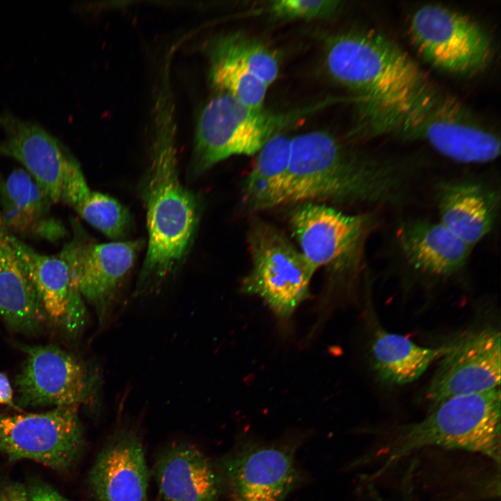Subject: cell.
Listing matches in <instances>:
<instances>
[{"label":"cell","mask_w":501,"mask_h":501,"mask_svg":"<svg viewBox=\"0 0 501 501\" xmlns=\"http://www.w3.org/2000/svg\"><path fill=\"white\" fill-rule=\"evenodd\" d=\"M62 202L113 239L125 237L129 228L130 216L126 208L113 198L90 189L83 175L69 182Z\"/></svg>","instance_id":"25"},{"label":"cell","mask_w":501,"mask_h":501,"mask_svg":"<svg viewBox=\"0 0 501 501\" xmlns=\"http://www.w3.org/2000/svg\"><path fill=\"white\" fill-rule=\"evenodd\" d=\"M397 239L408 264L434 276H450L462 269L473 248L439 221L424 219L403 222Z\"/></svg>","instance_id":"19"},{"label":"cell","mask_w":501,"mask_h":501,"mask_svg":"<svg viewBox=\"0 0 501 501\" xmlns=\"http://www.w3.org/2000/svg\"><path fill=\"white\" fill-rule=\"evenodd\" d=\"M154 475L166 501H219L224 493L216 463L189 444L173 445L163 451Z\"/></svg>","instance_id":"18"},{"label":"cell","mask_w":501,"mask_h":501,"mask_svg":"<svg viewBox=\"0 0 501 501\" xmlns=\"http://www.w3.org/2000/svg\"><path fill=\"white\" fill-rule=\"evenodd\" d=\"M9 237L35 289L46 317L61 324L72 336L80 334L86 324L87 311L67 262L59 254L38 253L10 232Z\"/></svg>","instance_id":"16"},{"label":"cell","mask_w":501,"mask_h":501,"mask_svg":"<svg viewBox=\"0 0 501 501\" xmlns=\"http://www.w3.org/2000/svg\"><path fill=\"white\" fill-rule=\"evenodd\" d=\"M0 404L21 411L15 403L13 390L9 379L2 372H0Z\"/></svg>","instance_id":"31"},{"label":"cell","mask_w":501,"mask_h":501,"mask_svg":"<svg viewBox=\"0 0 501 501\" xmlns=\"http://www.w3.org/2000/svg\"><path fill=\"white\" fill-rule=\"evenodd\" d=\"M141 246L138 241L95 244L77 238L58 253L68 264L74 284L95 308L100 326L111 320Z\"/></svg>","instance_id":"13"},{"label":"cell","mask_w":501,"mask_h":501,"mask_svg":"<svg viewBox=\"0 0 501 501\" xmlns=\"http://www.w3.org/2000/svg\"><path fill=\"white\" fill-rule=\"evenodd\" d=\"M328 75L357 95L360 131L367 137L399 136L438 90L397 45L374 31L327 38Z\"/></svg>","instance_id":"1"},{"label":"cell","mask_w":501,"mask_h":501,"mask_svg":"<svg viewBox=\"0 0 501 501\" xmlns=\"http://www.w3.org/2000/svg\"><path fill=\"white\" fill-rule=\"evenodd\" d=\"M88 480L98 501H148L149 472L138 436L128 429L115 434L97 454Z\"/></svg>","instance_id":"17"},{"label":"cell","mask_w":501,"mask_h":501,"mask_svg":"<svg viewBox=\"0 0 501 501\" xmlns=\"http://www.w3.org/2000/svg\"><path fill=\"white\" fill-rule=\"evenodd\" d=\"M500 390L447 399L422 420L401 426L385 446L386 464L434 446L477 453L500 461Z\"/></svg>","instance_id":"4"},{"label":"cell","mask_w":501,"mask_h":501,"mask_svg":"<svg viewBox=\"0 0 501 501\" xmlns=\"http://www.w3.org/2000/svg\"><path fill=\"white\" fill-rule=\"evenodd\" d=\"M289 215L292 235L300 250L317 270L343 271L356 267L374 227L369 214H349L321 203L293 205Z\"/></svg>","instance_id":"9"},{"label":"cell","mask_w":501,"mask_h":501,"mask_svg":"<svg viewBox=\"0 0 501 501\" xmlns=\"http://www.w3.org/2000/svg\"><path fill=\"white\" fill-rule=\"evenodd\" d=\"M0 155L20 162L52 203L61 202L64 176L74 159L64 145L40 124L8 109L0 112Z\"/></svg>","instance_id":"15"},{"label":"cell","mask_w":501,"mask_h":501,"mask_svg":"<svg viewBox=\"0 0 501 501\" xmlns=\"http://www.w3.org/2000/svg\"><path fill=\"white\" fill-rule=\"evenodd\" d=\"M9 237L0 216V318L11 330L33 335L47 317Z\"/></svg>","instance_id":"22"},{"label":"cell","mask_w":501,"mask_h":501,"mask_svg":"<svg viewBox=\"0 0 501 501\" xmlns=\"http://www.w3.org/2000/svg\"><path fill=\"white\" fill-rule=\"evenodd\" d=\"M26 358L15 379V401L22 411L41 406H79L88 402L95 379L75 356L54 345H24Z\"/></svg>","instance_id":"12"},{"label":"cell","mask_w":501,"mask_h":501,"mask_svg":"<svg viewBox=\"0 0 501 501\" xmlns=\"http://www.w3.org/2000/svg\"><path fill=\"white\" fill-rule=\"evenodd\" d=\"M411 175L406 168L395 161L348 149L327 132H306L291 140L283 205L397 202L406 195Z\"/></svg>","instance_id":"3"},{"label":"cell","mask_w":501,"mask_h":501,"mask_svg":"<svg viewBox=\"0 0 501 501\" xmlns=\"http://www.w3.org/2000/svg\"><path fill=\"white\" fill-rule=\"evenodd\" d=\"M439 222L473 247L492 230L497 213L495 193L470 180L445 181L438 186Z\"/></svg>","instance_id":"20"},{"label":"cell","mask_w":501,"mask_h":501,"mask_svg":"<svg viewBox=\"0 0 501 501\" xmlns=\"http://www.w3.org/2000/svg\"><path fill=\"white\" fill-rule=\"evenodd\" d=\"M207 54L209 79L216 89L250 107L263 108L269 86L234 61L212 53Z\"/></svg>","instance_id":"27"},{"label":"cell","mask_w":501,"mask_h":501,"mask_svg":"<svg viewBox=\"0 0 501 501\" xmlns=\"http://www.w3.org/2000/svg\"><path fill=\"white\" fill-rule=\"evenodd\" d=\"M306 436L237 440L216 463L228 501H285L305 482L296 454Z\"/></svg>","instance_id":"5"},{"label":"cell","mask_w":501,"mask_h":501,"mask_svg":"<svg viewBox=\"0 0 501 501\" xmlns=\"http://www.w3.org/2000/svg\"><path fill=\"white\" fill-rule=\"evenodd\" d=\"M0 501H29L25 486L18 482H10L0 488Z\"/></svg>","instance_id":"30"},{"label":"cell","mask_w":501,"mask_h":501,"mask_svg":"<svg viewBox=\"0 0 501 501\" xmlns=\"http://www.w3.org/2000/svg\"><path fill=\"white\" fill-rule=\"evenodd\" d=\"M0 216L11 230L33 234L49 240L65 234L62 223L47 214L52 204L49 196L25 169L17 168L0 182Z\"/></svg>","instance_id":"21"},{"label":"cell","mask_w":501,"mask_h":501,"mask_svg":"<svg viewBox=\"0 0 501 501\" xmlns=\"http://www.w3.org/2000/svg\"><path fill=\"white\" fill-rule=\"evenodd\" d=\"M340 1L333 0H277L271 2L269 11L282 20L328 18L339 10Z\"/></svg>","instance_id":"28"},{"label":"cell","mask_w":501,"mask_h":501,"mask_svg":"<svg viewBox=\"0 0 501 501\" xmlns=\"http://www.w3.org/2000/svg\"><path fill=\"white\" fill-rule=\"evenodd\" d=\"M424 141L461 164H485L500 153L498 136L456 99L438 91L401 135Z\"/></svg>","instance_id":"11"},{"label":"cell","mask_w":501,"mask_h":501,"mask_svg":"<svg viewBox=\"0 0 501 501\" xmlns=\"http://www.w3.org/2000/svg\"><path fill=\"white\" fill-rule=\"evenodd\" d=\"M175 117L171 86L162 84L154 100L150 164L143 190L148 242L137 296L161 287L188 253L198 223L197 200L179 177Z\"/></svg>","instance_id":"2"},{"label":"cell","mask_w":501,"mask_h":501,"mask_svg":"<svg viewBox=\"0 0 501 501\" xmlns=\"http://www.w3.org/2000/svg\"><path fill=\"white\" fill-rule=\"evenodd\" d=\"M291 140L292 137L277 133L256 154L241 190L242 206L246 212H257L283 205Z\"/></svg>","instance_id":"23"},{"label":"cell","mask_w":501,"mask_h":501,"mask_svg":"<svg viewBox=\"0 0 501 501\" xmlns=\"http://www.w3.org/2000/svg\"><path fill=\"white\" fill-rule=\"evenodd\" d=\"M426 391L431 408L451 397L500 388V333L487 326L450 344Z\"/></svg>","instance_id":"14"},{"label":"cell","mask_w":501,"mask_h":501,"mask_svg":"<svg viewBox=\"0 0 501 501\" xmlns=\"http://www.w3.org/2000/svg\"><path fill=\"white\" fill-rule=\"evenodd\" d=\"M29 501H69L52 486L45 483H35L26 488Z\"/></svg>","instance_id":"29"},{"label":"cell","mask_w":501,"mask_h":501,"mask_svg":"<svg viewBox=\"0 0 501 501\" xmlns=\"http://www.w3.org/2000/svg\"><path fill=\"white\" fill-rule=\"evenodd\" d=\"M411 39L435 67L456 74L479 72L493 56L491 40L470 17L437 4L418 8L409 22Z\"/></svg>","instance_id":"8"},{"label":"cell","mask_w":501,"mask_h":501,"mask_svg":"<svg viewBox=\"0 0 501 501\" xmlns=\"http://www.w3.org/2000/svg\"><path fill=\"white\" fill-rule=\"evenodd\" d=\"M448 345L429 348L415 344L407 337L375 328L371 342L374 369L388 384L403 385L419 378L447 351Z\"/></svg>","instance_id":"24"},{"label":"cell","mask_w":501,"mask_h":501,"mask_svg":"<svg viewBox=\"0 0 501 501\" xmlns=\"http://www.w3.org/2000/svg\"><path fill=\"white\" fill-rule=\"evenodd\" d=\"M247 236L251 268L241 289L287 319L308 297L317 269L282 231L263 220L255 218Z\"/></svg>","instance_id":"6"},{"label":"cell","mask_w":501,"mask_h":501,"mask_svg":"<svg viewBox=\"0 0 501 501\" xmlns=\"http://www.w3.org/2000/svg\"><path fill=\"white\" fill-rule=\"evenodd\" d=\"M294 116L250 107L219 92L202 108L195 135L194 169L202 173L236 155H254Z\"/></svg>","instance_id":"7"},{"label":"cell","mask_w":501,"mask_h":501,"mask_svg":"<svg viewBox=\"0 0 501 501\" xmlns=\"http://www.w3.org/2000/svg\"><path fill=\"white\" fill-rule=\"evenodd\" d=\"M207 53L222 56L238 63L269 86L280 71L276 53L262 41L240 32L218 35L207 45Z\"/></svg>","instance_id":"26"},{"label":"cell","mask_w":501,"mask_h":501,"mask_svg":"<svg viewBox=\"0 0 501 501\" xmlns=\"http://www.w3.org/2000/svg\"><path fill=\"white\" fill-rule=\"evenodd\" d=\"M84 443L77 406L39 413H0V452L11 461L28 459L64 471L77 461Z\"/></svg>","instance_id":"10"}]
</instances>
